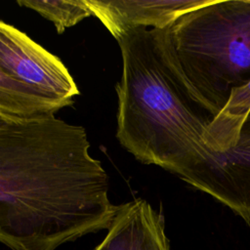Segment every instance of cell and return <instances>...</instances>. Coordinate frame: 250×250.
<instances>
[{
  "label": "cell",
  "instance_id": "obj_1",
  "mask_svg": "<svg viewBox=\"0 0 250 250\" xmlns=\"http://www.w3.org/2000/svg\"><path fill=\"white\" fill-rule=\"evenodd\" d=\"M82 126L55 115H0V240L11 250H56L108 229L118 211Z\"/></svg>",
  "mask_w": 250,
  "mask_h": 250
},
{
  "label": "cell",
  "instance_id": "obj_2",
  "mask_svg": "<svg viewBox=\"0 0 250 250\" xmlns=\"http://www.w3.org/2000/svg\"><path fill=\"white\" fill-rule=\"evenodd\" d=\"M122 57L116 137L145 164L193 185L212 117L193 98L168 49L164 29L139 27L116 39Z\"/></svg>",
  "mask_w": 250,
  "mask_h": 250
},
{
  "label": "cell",
  "instance_id": "obj_3",
  "mask_svg": "<svg viewBox=\"0 0 250 250\" xmlns=\"http://www.w3.org/2000/svg\"><path fill=\"white\" fill-rule=\"evenodd\" d=\"M164 35L189 92L212 119L250 82V0H209Z\"/></svg>",
  "mask_w": 250,
  "mask_h": 250
},
{
  "label": "cell",
  "instance_id": "obj_4",
  "mask_svg": "<svg viewBox=\"0 0 250 250\" xmlns=\"http://www.w3.org/2000/svg\"><path fill=\"white\" fill-rule=\"evenodd\" d=\"M79 94L57 56L0 21V115L23 119L55 115Z\"/></svg>",
  "mask_w": 250,
  "mask_h": 250
},
{
  "label": "cell",
  "instance_id": "obj_5",
  "mask_svg": "<svg viewBox=\"0 0 250 250\" xmlns=\"http://www.w3.org/2000/svg\"><path fill=\"white\" fill-rule=\"evenodd\" d=\"M193 188L230 208L250 226V114L232 147L223 152L207 149Z\"/></svg>",
  "mask_w": 250,
  "mask_h": 250
},
{
  "label": "cell",
  "instance_id": "obj_6",
  "mask_svg": "<svg viewBox=\"0 0 250 250\" xmlns=\"http://www.w3.org/2000/svg\"><path fill=\"white\" fill-rule=\"evenodd\" d=\"M209 0H86L92 15L98 18L115 39L139 28L165 29L183 15Z\"/></svg>",
  "mask_w": 250,
  "mask_h": 250
},
{
  "label": "cell",
  "instance_id": "obj_7",
  "mask_svg": "<svg viewBox=\"0 0 250 250\" xmlns=\"http://www.w3.org/2000/svg\"><path fill=\"white\" fill-rule=\"evenodd\" d=\"M94 250H170L164 217L145 199L121 204L105 237Z\"/></svg>",
  "mask_w": 250,
  "mask_h": 250
},
{
  "label": "cell",
  "instance_id": "obj_8",
  "mask_svg": "<svg viewBox=\"0 0 250 250\" xmlns=\"http://www.w3.org/2000/svg\"><path fill=\"white\" fill-rule=\"evenodd\" d=\"M249 114L250 82L231 93L227 105L209 125L204 136L205 145L217 152L232 147Z\"/></svg>",
  "mask_w": 250,
  "mask_h": 250
},
{
  "label": "cell",
  "instance_id": "obj_9",
  "mask_svg": "<svg viewBox=\"0 0 250 250\" xmlns=\"http://www.w3.org/2000/svg\"><path fill=\"white\" fill-rule=\"evenodd\" d=\"M18 4L37 12L43 18L51 21L58 31L62 33L67 27L73 26L84 19L93 16L86 0L75 1H35L19 0Z\"/></svg>",
  "mask_w": 250,
  "mask_h": 250
}]
</instances>
